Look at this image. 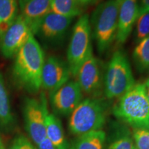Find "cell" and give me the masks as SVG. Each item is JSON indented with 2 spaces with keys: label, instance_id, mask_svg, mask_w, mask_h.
Returning a JSON list of instances; mask_svg holds the SVG:
<instances>
[{
  "label": "cell",
  "instance_id": "277c9868",
  "mask_svg": "<svg viewBox=\"0 0 149 149\" xmlns=\"http://www.w3.org/2000/svg\"><path fill=\"white\" fill-rule=\"evenodd\" d=\"M135 84L127 56L122 50H117L112 55L104 71V94L108 99L120 98Z\"/></svg>",
  "mask_w": 149,
  "mask_h": 149
},
{
  "label": "cell",
  "instance_id": "44dd1931",
  "mask_svg": "<svg viewBox=\"0 0 149 149\" xmlns=\"http://www.w3.org/2000/svg\"><path fill=\"white\" fill-rule=\"evenodd\" d=\"M135 25V42L136 44L149 37V11L139 15Z\"/></svg>",
  "mask_w": 149,
  "mask_h": 149
},
{
  "label": "cell",
  "instance_id": "d4e9b609",
  "mask_svg": "<svg viewBox=\"0 0 149 149\" xmlns=\"http://www.w3.org/2000/svg\"><path fill=\"white\" fill-rule=\"evenodd\" d=\"M37 146L39 149H56L55 146L47 137L41 141L40 144H37Z\"/></svg>",
  "mask_w": 149,
  "mask_h": 149
},
{
  "label": "cell",
  "instance_id": "83f0119b",
  "mask_svg": "<svg viewBox=\"0 0 149 149\" xmlns=\"http://www.w3.org/2000/svg\"><path fill=\"white\" fill-rule=\"evenodd\" d=\"M145 86V88H146V95L148 97V100L149 101V77L146 80L145 83H144Z\"/></svg>",
  "mask_w": 149,
  "mask_h": 149
},
{
  "label": "cell",
  "instance_id": "ba28073f",
  "mask_svg": "<svg viewBox=\"0 0 149 149\" xmlns=\"http://www.w3.org/2000/svg\"><path fill=\"white\" fill-rule=\"evenodd\" d=\"M74 77L85 94L98 96L104 89V71L102 63L93 55L81 64Z\"/></svg>",
  "mask_w": 149,
  "mask_h": 149
},
{
  "label": "cell",
  "instance_id": "4fadbf2b",
  "mask_svg": "<svg viewBox=\"0 0 149 149\" xmlns=\"http://www.w3.org/2000/svg\"><path fill=\"white\" fill-rule=\"evenodd\" d=\"M139 16L138 0H122L118 13V25L115 41L119 45L126 42Z\"/></svg>",
  "mask_w": 149,
  "mask_h": 149
},
{
  "label": "cell",
  "instance_id": "9c48e42d",
  "mask_svg": "<svg viewBox=\"0 0 149 149\" xmlns=\"http://www.w3.org/2000/svg\"><path fill=\"white\" fill-rule=\"evenodd\" d=\"M72 19L50 12L37 24L33 35H39L43 40L48 43L57 44L64 40Z\"/></svg>",
  "mask_w": 149,
  "mask_h": 149
},
{
  "label": "cell",
  "instance_id": "ffe728a7",
  "mask_svg": "<svg viewBox=\"0 0 149 149\" xmlns=\"http://www.w3.org/2000/svg\"><path fill=\"white\" fill-rule=\"evenodd\" d=\"M13 122L10 100L6 88L2 74L0 72V125L4 127L10 126Z\"/></svg>",
  "mask_w": 149,
  "mask_h": 149
},
{
  "label": "cell",
  "instance_id": "5b68a950",
  "mask_svg": "<svg viewBox=\"0 0 149 149\" xmlns=\"http://www.w3.org/2000/svg\"><path fill=\"white\" fill-rule=\"evenodd\" d=\"M93 55L90 17L83 14L74 24L67 50V63L72 76L81 64Z\"/></svg>",
  "mask_w": 149,
  "mask_h": 149
},
{
  "label": "cell",
  "instance_id": "8fae6325",
  "mask_svg": "<svg viewBox=\"0 0 149 149\" xmlns=\"http://www.w3.org/2000/svg\"><path fill=\"white\" fill-rule=\"evenodd\" d=\"M83 93L76 81L69 80L51 93V105L55 113L69 115L82 101Z\"/></svg>",
  "mask_w": 149,
  "mask_h": 149
},
{
  "label": "cell",
  "instance_id": "cb8c5ba5",
  "mask_svg": "<svg viewBox=\"0 0 149 149\" xmlns=\"http://www.w3.org/2000/svg\"><path fill=\"white\" fill-rule=\"evenodd\" d=\"M9 149H36L31 141L23 135H19L12 141Z\"/></svg>",
  "mask_w": 149,
  "mask_h": 149
},
{
  "label": "cell",
  "instance_id": "52a82bcc",
  "mask_svg": "<svg viewBox=\"0 0 149 149\" xmlns=\"http://www.w3.org/2000/svg\"><path fill=\"white\" fill-rule=\"evenodd\" d=\"M48 111L45 96L42 100L27 98L24 102V117L25 126L32 140L37 145L46 137V115Z\"/></svg>",
  "mask_w": 149,
  "mask_h": 149
},
{
  "label": "cell",
  "instance_id": "7c38bea8",
  "mask_svg": "<svg viewBox=\"0 0 149 149\" xmlns=\"http://www.w3.org/2000/svg\"><path fill=\"white\" fill-rule=\"evenodd\" d=\"M71 75L68 63L55 56H50L43 66L42 87L52 93L68 82Z\"/></svg>",
  "mask_w": 149,
  "mask_h": 149
},
{
  "label": "cell",
  "instance_id": "4316f807",
  "mask_svg": "<svg viewBox=\"0 0 149 149\" xmlns=\"http://www.w3.org/2000/svg\"><path fill=\"white\" fill-rule=\"evenodd\" d=\"M101 0H77L78 3H79L81 7L88 6H91L95 3H98Z\"/></svg>",
  "mask_w": 149,
  "mask_h": 149
},
{
  "label": "cell",
  "instance_id": "f1b7e54d",
  "mask_svg": "<svg viewBox=\"0 0 149 149\" xmlns=\"http://www.w3.org/2000/svg\"><path fill=\"white\" fill-rule=\"evenodd\" d=\"M0 149H4V148H3V146L2 145V143H1V139H0Z\"/></svg>",
  "mask_w": 149,
  "mask_h": 149
},
{
  "label": "cell",
  "instance_id": "7402d4cb",
  "mask_svg": "<svg viewBox=\"0 0 149 149\" xmlns=\"http://www.w3.org/2000/svg\"><path fill=\"white\" fill-rule=\"evenodd\" d=\"M133 137L137 149H149V130L136 129Z\"/></svg>",
  "mask_w": 149,
  "mask_h": 149
},
{
  "label": "cell",
  "instance_id": "5bb4252c",
  "mask_svg": "<svg viewBox=\"0 0 149 149\" xmlns=\"http://www.w3.org/2000/svg\"><path fill=\"white\" fill-rule=\"evenodd\" d=\"M52 0H19L21 15L26 21L33 34L40 20L51 12Z\"/></svg>",
  "mask_w": 149,
  "mask_h": 149
},
{
  "label": "cell",
  "instance_id": "484cf974",
  "mask_svg": "<svg viewBox=\"0 0 149 149\" xmlns=\"http://www.w3.org/2000/svg\"><path fill=\"white\" fill-rule=\"evenodd\" d=\"M139 15L149 11V0H138Z\"/></svg>",
  "mask_w": 149,
  "mask_h": 149
},
{
  "label": "cell",
  "instance_id": "6da1fadb",
  "mask_svg": "<svg viewBox=\"0 0 149 149\" xmlns=\"http://www.w3.org/2000/svg\"><path fill=\"white\" fill-rule=\"evenodd\" d=\"M44 55L34 35H31L15 55L13 76L17 84L31 93L42 88Z\"/></svg>",
  "mask_w": 149,
  "mask_h": 149
},
{
  "label": "cell",
  "instance_id": "4dcf8cb0",
  "mask_svg": "<svg viewBox=\"0 0 149 149\" xmlns=\"http://www.w3.org/2000/svg\"><path fill=\"white\" fill-rule=\"evenodd\" d=\"M120 1H122V0H120Z\"/></svg>",
  "mask_w": 149,
  "mask_h": 149
},
{
  "label": "cell",
  "instance_id": "ac0fdd59",
  "mask_svg": "<svg viewBox=\"0 0 149 149\" xmlns=\"http://www.w3.org/2000/svg\"><path fill=\"white\" fill-rule=\"evenodd\" d=\"M82 8L77 0H52L51 12L74 19L82 15Z\"/></svg>",
  "mask_w": 149,
  "mask_h": 149
},
{
  "label": "cell",
  "instance_id": "30bf717a",
  "mask_svg": "<svg viewBox=\"0 0 149 149\" xmlns=\"http://www.w3.org/2000/svg\"><path fill=\"white\" fill-rule=\"evenodd\" d=\"M31 35L33 34L26 21L21 15H18L1 38L2 55L6 58L13 57Z\"/></svg>",
  "mask_w": 149,
  "mask_h": 149
},
{
  "label": "cell",
  "instance_id": "e0dca14e",
  "mask_svg": "<svg viewBox=\"0 0 149 149\" xmlns=\"http://www.w3.org/2000/svg\"><path fill=\"white\" fill-rule=\"evenodd\" d=\"M106 134L102 130H94L80 135L72 149H104Z\"/></svg>",
  "mask_w": 149,
  "mask_h": 149
},
{
  "label": "cell",
  "instance_id": "f546056e",
  "mask_svg": "<svg viewBox=\"0 0 149 149\" xmlns=\"http://www.w3.org/2000/svg\"><path fill=\"white\" fill-rule=\"evenodd\" d=\"M133 149H137V148H136V147H134V148H133Z\"/></svg>",
  "mask_w": 149,
  "mask_h": 149
},
{
  "label": "cell",
  "instance_id": "9a60e30c",
  "mask_svg": "<svg viewBox=\"0 0 149 149\" xmlns=\"http://www.w3.org/2000/svg\"><path fill=\"white\" fill-rule=\"evenodd\" d=\"M46 137L53 143L56 149H68V144L60 120L48 111L46 115Z\"/></svg>",
  "mask_w": 149,
  "mask_h": 149
},
{
  "label": "cell",
  "instance_id": "7a4b0ae2",
  "mask_svg": "<svg viewBox=\"0 0 149 149\" xmlns=\"http://www.w3.org/2000/svg\"><path fill=\"white\" fill-rule=\"evenodd\" d=\"M113 114L136 129L149 130V101L144 84H135L121 97Z\"/></svg>",
  "mask_w": 149,
  "mask_h": 149
},
{
  "label": "cell",
  "instance_id": "d6986e66",
  "mask_svg": "<svg viewBox=\"0 0 149 149\" xmlns=\"http://www.w3.org/2000/svg\"><path fill=\"white\" fill-rule=\"evenodd\" d=\"M133 59L139 72L149 73V37L137 43L133 52Z\"/></svg>",
  "mask_w": 149,
  "mask_h": 149
},
{
  "label": "cell",
  "instance_id": "2e32d148",
  "mask_svg": "<svg viewBox=\"0 0 149 149\" xmlns=\"http://www.w3.org/2000/svg\"><path fill=\"white\" fill-rule=\"evenodd\" d=\"M17 0H0V40L17 18Z\"/></svg>",
  "mask_w": 149,
  "mask_h": 149
},
{
  "label": "cell",
  "instance_id": "603a6c76",
  "mask_svg": "<svg viewBox=\"0 0 149 149\" xmlns=\"http://www.w3.org/2000/svg\"><path fill=\"white\" fill-rule=\"evenodd\" d=\"M134 147L133 139L128 135H124L115 139L109 149H133Z\"/></svg>",
  "mask_w": 149,
  "mask_h": 149
},
{
  "label": "cell",
  "instance_id": "3957f363",
  "mask_svg": "<svg viewBox=\"0 0 149 149\" xmlns=\"http://www.w3.org/2000/svg\"><path fill=\"white\" fill-rule=\"evenodd\" d=\"M120 3V0H107L100 3L91 15L92 37L100 54L108 51L116 39Z\"/></svg>",
  "mask_w": 149,
  "mask_h": 149
},
{
  "label": "cell",
  "instance_id": "8992f818",
  "mask_svg": "<svg viewBox=\"0 0 149 149\" xmlns=\"http://www.w3.org/2000/svg\"><path fill=\"white\" fill-rule=\"evenodd\" d=\"M107 119L104 102L95 98L82 100L70 114L69 128L75 135L101 130Z\"/></svg>",
  "mask_w": 149,
  "mask_h": 149
}]
</instances>
